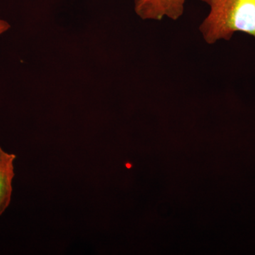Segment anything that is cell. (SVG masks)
Segmentation results:
<instances>
[{"label": "cell", "instance_id": "cell-1", "mask_svg": "<svg viewBox=\"0 0 255 255\" xmlns=\"http://www.w3.org/2000/svg\"><path fill=\"white\" fill-rule=\"evenodd\" d=\"M209 8L199 26L203 39L209 45L230 41L236 33L255 39V0H199Z\"/></svg>", "mask_w": 255, "mask_h": 255}, {"label": "cell", "instance_id": "cell-2", "mask_svg": "<svg viewBox=\"0 0 255 255\" xmlns=\"http://www.w3.org/2000/svg\"><path fill=\"white\" fill-rule=\"evenodd\" d=\"M187 0H134L135 14L142 20L177 21L184 14Z\"/></svg>", "mask_w": 255, "mask_h": 255}, {"label": "cell", "instance_id": "cell-3", "mask_svg": "<svg viewBox=\"0 0 255 255\" xmlns=\"http://www.w3.org/2000/svg\"><path fill=\"white\" fill-rule=\"evenodd\" d=\"M16 158V155L8 153L0 147V216L11 202Z\"/></svg>", "mask_w": 255, "mask_h": 255}, {"label": "cell", "instance_id": "cell-4", "mask_svg": "<svg viewBox=\"0 0 255 255\" xmlns=\"http://www.w3.org/2000/svg\"><path fill=\"white\" fill-rule=\"evenodd\" d=\"M10 28V24L7 21L0 18V35L8 31Z\"/></svg>", "mask_w": 255, "mask_h": 255}]
</instances>
